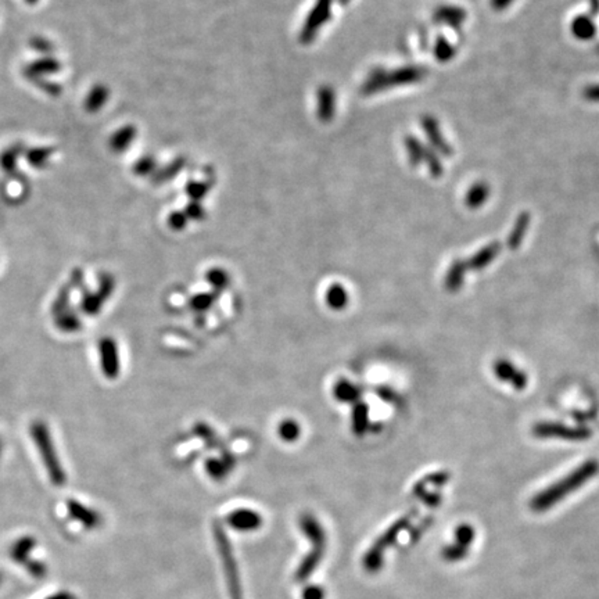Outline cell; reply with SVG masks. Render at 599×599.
Masks as SVG:
<instances>
[{
	"label": "cell",
	"instance_id": "8fae6325",
	"mask_svg": "<svg viewBox=\"0 0 599 599\" xmlns=\"http://www.w3.org/2000/svg\"><path fill=\"white\" fill-rule=\"evenodd\" d=\"M498 251H499V246L497 243L490 244V246L481 249L467 263H465L466 268L467 270H473V271H481V270H484L487 265H490L495 260Z\"/></svg>",
	"mask_w": 599,
	"mask_h": 599
},
{
	"label": "cell",
	"instance_id": "e0dca14e",
	"mask_svg": "<svg viewBox=\"0 0 599 599\" xmlns=\"http://www.w3.org/2000/svg\"><path fill=\"white\" fill-rule=\"evenodd\" d=\"M205 470L211 479L221 481L226 477L228 472L231 470V466L219 459H208L205 462Z\"/></svg>",
	"mask_w": 599,
	"mask_h": 599
},
{
	"label": "cell",
	"instance_id": "2e32d148",
	"mask_svg": "<svg viewBox=\"0 0 599 599\" xmlns=\"http://www.w3.org/2000/svg\"><path fill=\"white\" fill-rule=\"evenodd\" d=\"M476 534H474V529L470 524H460L458 526L456 531H455V545H458L459 548L467 551V548L470 547V544L473 543Z\"/></svg>",
	"mask_w": 599,
	"mask_h": 599
},
{
	"label": "cell",
	"instance_id": "ba28073f",
	"mask_svg": "<svg viewBox=\"0 0 599 599\" xmlns=\"http://www.w3.org/2000/svg\"><path fill=\"white\" fill-rule=\"evenodd\" d=\"M361 394H362V390L347 379L337 380L333 387V396L339 403L355 404L361 400Z\"/></svg>",
	"mask_w": 599,
	"mask_h": 599
},
{
	"label": "cell",
	"instance_id": "6da1fadb",
	"mask_svg": "<svg viewBox=\"0 0 599 599\" xmlns=\"http://www.w3.org/2000/svg\"><path fill=\"white\" fill-rule=\"evenodd\" d=\"M599 473V462L597 459H589L583 462L579 467L573 469L569 474L558 480L557 483L548 485L543 491L537 492L530 499V509L536 513H543L550 511L552 506L561 504L570 494L580 490L584 484L593 480Z\"/></svg>",
	"mask_w": 599,
	"mask_h": 599
},
{
	"label": "cell",
	"instance_id": "9c48e42d",
	"mask_svg": "<svg viewBox=\"0 0 599 599\" xmlns=\"http://www.w3.org/2000/svg\"><path fill=\"white\" fill-rule=\"evenodd\" d=\"M102 354H103V369L104 373L110 378H116L120 372V359L116 341L107 339L102 343Z\"/></svg>",
	"mask_w": 599,
	"mask_h": 599
},
{
	"label": "cell",
	"instance_id": "5bb4252c",
	"mask_svg": "<svg viewBox=\"0 0 599 599\" xmlns=\"http://www.w3.org/2000/svg\"><path fill=\"white\" fill-rule=\"evenodd\" d=\"M278 435L283 442L295 443L299 440V437L301 436V426H300L297 421H295L292 418L283 419L278 426Z\"/></svg>",
	"mask_w": 599,
	"mask_h": 599
},
{
	"label": "cell",
	"instance_id": "cb8c5ba5",
	"mask_svg": "<svg viewBox=\"0 0 599 599\" xmlns=\"http://www.w3.org/2000/svg\"><path fill=\"white\" fill-rule=\"evenodd\" d=\"M497 1H498V3H501V4H502V3H506V1H509V0H497Z\"/></svg>",
	"mask_w": 599,
	"mask_h": 599
},
{
	"label": "cell",
	"instance_id": "277c9868",
	"mask_svg": "<svg viewBox=\"0 0 599 599\" xmlns=\"http://www.w3.org/2000/svg\"><path fill=\"white\" fill-rule=\"evenodd\" d=\"M417 509H414L411 513L405 515L404 518L398 519L396 523H393L376 541L375 544L369 548V551L365 554L362 565L364 569L369 573H376L382 569L383 566V559H384V552L389 547H391L397 537L400 536V533L407 529V526L410 524V522L417 516Z\"/></svg>",
	"mask_w": 599,
	"mask_h": 599
},
{
	"label": "cell",
	"instance_id": "52a82bcc",
	"mask_svg": "<svg viewBox=\"0 0 599 599\" xmlns=\"http://www.w3.org/2000/svg\"><path fill=\"white\" fill-rule=\"evenodd\" d=\"M226 523L239 531H254L261 527L263 518L253 509H236L226 518Z\"/></svg>",
	"mask_w": 599,
	"mask_h": 599
},
{
	"label": "cell",
	"instance_id": "3957f363",
	"mask_svg": "<svg viewBox=\"0 0 599 599\" xmlns=\"http://www.w3.org/2000/svg\"><path fill=\"white\" fill-rule=\"evenodd\" d=\"M214 538L222 562V569L225 573L229 597L231 599H244L243 590H242V582H240V573L233 554V548L221 523L214 524Z\"/></svg>",
	"mask_w": 599,
	"mask_h": 599
},
{
	"label": "cell",
	"instance_id": "7402d4cb",
	"mask_svg": "<svg viewBox=\"0 0 599 599\" xmlns=\"http://www.w3.org/2000/svg\"><path fill=\"white\" fill-rule=\"evenodd\" d=\"M302 599H325V590L319 586H309L302 591Z\"/></svg>",
	"mask_w": 599,
	"mask_h": 599
},
{
	"label": "cell",
	"instance_id": "ac0fdd59",
	"mask_svg": "<svg viewBox=\"0 0 599 599\" xmlns=\"http://www.w3.org/2000/svg\"><path fill=\"white\" fill-rule=\"evenodd\" d=\"M215 300H217L215 293H199L190 299L189 305L196 312H204L214 305Z\"/></svg>",
	"mask_w": 599,
	"mask_h": 599
},
{
	"label": "cell",
	"instance_id": "30bf717a",
	"mask_svg": "<svg viewBox=\"0 0 599 599\" xmlns=\"http://www.w3.org/2000/svg\"><path fill=\"white\" fill-rule=\"evenodd\" d=\"M369 425H371V422H369V407L362 401L355 403L352 407V412H351L352 433L357 437H362L366 433Z\"/></svg>",
	"mask_w": 599,
	"mask_h": 599
},
{
	"label": "cell",
	"instance_id": "603a6c76",
	"mask_svg": "<svg viewBox=\"0 0 599 599\" xmlns=\"http://www.w3.org/2000/svg\"><path fill=\"white\" fill-rule=\"evenodd\" d=\"M379 394L383 397V400L384 401H394V393L391 391V390H389V389H382V390H379Z\"/></svg>",
	"mask_w": 599,
	"mask_h": 599
},
{
	"label": "cell",
	"instance_id": "d6986e66",
	"mask_svg": "<svg viewBox=\"0 0 599 599\" xmlns=\"http://www.w3.org/2000/svg\"><path fill=\"white\" fill-rule=\"evenodd\" d=\"M527 222L529 221H527L526 215H523L518 221V224H516V226H515V229H513V232H512V235L509 238V247L512 250H516L520 246V242H522V239L524 236V232H526V228H527Z\"/></svg>",
	"mask_w": 599,
	"mask_h": 599
},
{
	"label": "cell",
	"instance_id": "7c38bea8",
	"mask_svg": "<svg viewBox=\"0 0 599 599\" xmlns=\"http://www.w3.org/2000/svg\"><path fill=\"white\" fill-rule=\"evenodd\" d=\"M348 292L347 289L340 285V283H333L327 288L326 295H325V301L327 304L329 308L334 309V311H340L343 308H345L348 305Z\"/></svg>",
	"mask_w": 599,
	"mask_h": 599
},
{
	"label": "cell",
	"instance_id": "8992f818",
	"mask_svg": "<svg viewBox=\"0 0 599 599\" xmlns=\"http://www.w3.org/2000/svg\"><path fill=\"white\" fill-rule=\"evenodd\" d=\"M494 373L497 376V379H499L501 382H506L511 383L516 390H524L527 386V375L523 371H519L512 362H509L508 359H498L494 364Z\"/></svg>",
	"mask_w": 599,
	"mask_h": 599
},
{
	"label": "cell",
	"instance_id": "4fadbf2b",
	"mask_svg": "<svg viewBox=\"0 0 599 599\" xmlns=\"http://www.w3.org/2000/svg\"><path fill=\"white\" fill-rule=\"evenodd\" d=\"M466 271H467V268H466V264L463 261H455L451 265L449 274H447V278H446V282H444L446 289L449 292L455 293V292H458L460 289V286L463 283V279H465V272Z\"/></svg>",
	"mask_w": 599,
	"mask_h": 599
},
{
	"label": "cell",
	"instance_id": "7a4b0ae2",
	"mask_svg": "<svg viewBox=\"0 0 599 599\" xmlns=\"http://www.w3.org/2000/svg\"><path fill=\"white\" fill-rule=\"evenodd\" d=\"M300 527L311 543V551L300 563L295 579L296 582H305L315 572V569L323 559L325 550H326V534L319 520L309 513H305L301 516Z\"/></svg>",
	"mask_w": 599,
	"mask_h": 599
},
{
	"label": "cell",
	"instance_id": "9a60e30c",
	"mask_svg": "<svg viewBox=\"0 0 599 599\" xmlns=\"http://www.w3.org/2000/svg\"><path fill=\"white\" fill-rule=\"evenodd\" d=\"M205 279H207L208 285L212 288V290H214L215 295L218 292H224L228 288V285H229V277L222 270H211V271H208Z\"/></svg>",
	"mask_w": 599,
	"mask_h": 599
},
{
	"label": "cell",
	"instance_id": "ffe728a7",
	"mask_svg": "<svg viewBox=\"0 0 599 599\" xmlns=\"http://www.w3.org/2000/svg\"><path fill=\"white\" fill-rule=\"evenodd\" d=\"M49 157H50V150H32V151H29L28 161H29L35 168H42V165L46 162V160H47Z\"/></svg>",
	"mask_w": 599,
	"mask_h": 599
},
{
	"label": "cell",
	"instance_id": "44dd1931",
	"mask_svg": "<svg viewBox=\"0 0 599 599\" xmlns=\"http://www.w3.org/2000/svg\"><path fill=\"white\" fill-rule=\"evenodd\" d=\"M32 72H53L56 71V63L53 60H42L32 65Z\"/></svg>",
	"mask_w": 599,
	"mask_h": 599
},
{
	"label": "cell",
	"instance_id": "5b68a950",
	"mask_svg": "<svg viewBox=\"0 0 599 599\" xmlns=\"http://www.w3.org/2000/svg\"><path fill=\"white\" fill-rule=\"evenodd\" d=\"M533 436L537 439H561L568 442H583L591 437V430L586 428H573L563 423L540 422L531 429Z\"/></svg>",
	"mask_w": 599,
	"mask_h": 599
}]
</instances>
